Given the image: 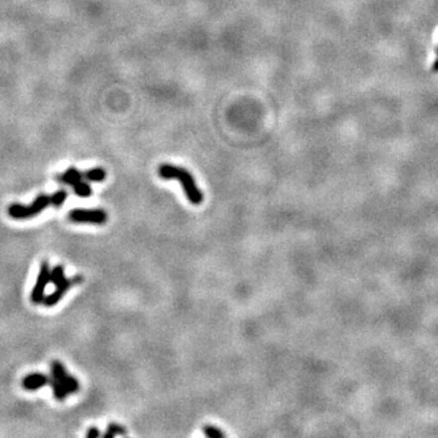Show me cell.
Returning <instances> with one entry per match:
<instances>
[{"label":"cell","mask_w":438,"mask_h":438,"mask_svg":"<svg viewBox=\"0 0 438 438\" xmlns=\"http://www.w3.org/2000/svg\"><path fill=\"white\" fill-rule=\"evenodd\" d=\"M83 177H84V174H83L82 172L78 171L77 168L71 167V168L67 169L63 174L58 176V181L60 183H63V184L71 185V187H73V185L77 184L78 182L82 181Z\"/></svg>","instance_id":"8"},{"label":"cell","mask_w":438,"mask_h":438,"mask_svg":"<svg viewBox=\"0 0 438 438\" xmlns=\"http://www.w3.org/2000/svg\"><path fill=\"white\" fill-rule=\"evenodd\" d=\"M84 178L89 182H95V183L104 182L105 178H106V172H105V169L101 167L89 169V171H87L84 173Z\"/></svg>","instance_id":"9"},{"label":"cell","mask_w":438,"mask_h":438,"mask_svg":"<svg viewBox=\"0 0 438 438\" xmlns=\"http://www.w3.org/2000/svg\"><path fill=\"white\" fill-rule=\"evenodd\" d=\"M125 435H127V430H125V427L118 425V424L112 423L107 426L106 431H105L103 437L104 438H114L116 436H125Z\"/></svg>","instance_id":"10"},{"label":"cell","mask_w":438,"mask_h":438,"mask_svg":"<svg viewBox=\"0 0 438 438\" xmlns=\"http://www.w3.org/2000/svg\"><path fill=\"white\" fill-rule=\"evenodd\" d=\"M158 176H160V178L165 179V181L177 179V181L181 182L185 196H187L189 202H191L192 205L197 206L203 201L202 191L196 185V182L191 176V173L185 168L169 165V163H162L158 167Z\"/></svg>","instance_id":"1"},{"label":"cell","mask_w":438,"mask_h":438,"mask_svg":"<svg viewBox=\"0 0 438 438\" xmlns=\"http://www.w3.org/2000/svg\"><path fill=\"white\" fill-rule=\"evenodd\" d=\"M50 271H52V269H50L49 263L47 260H43L40 263L36 285H34L33 290L31 292V301L34 305H39V303H43V301H44L45 287L50 283Z\"/></svg>","instance_id":"5"},{"label":"cell","mask_w":438,"mask_h":438,"mask_svg":"<svg viewBox=\"0 0 438 438\" xmlns=\"http://www.w3.org/2000/svg\"><path fill=\"white\" fill-rule=\"evenodd\" d=\"M64 279H66V276H64V269L63 265H56L50 271V283H53L55 286L63 283Z\"/></svg>","instance_id":"12"},{"label":"cell","mask_w":438,"mask_h":438,"mask_svg":"<svg viewBox=\"0 0 438 438\" xmlns=\"http://www.w3.org/2000/svg\"><path fill=\"white\" fill-rule=\"evenodd\" d=\"M47 385H49V377L44 374H40V373L27 375L22 380L23 388L27 391H37Z\"/></svg>","instance_id":"7"},{"label":"cell","mask_w":438,"mask_h":438,"mask_svg":"<svg viewBox=\"0 0 438 438\" xmlns=\"http://www.w3.org/2000/svg\"><path fill=\"white\" fill-rule=\"evenodd\" d=\"M85 436H87L88 438H98V437H100L101 436V434H100V431H99V429L98 427H90L89 430H88L87 431V435H85Z\"/></svg>","instance_id":"15"},{"label":"cell","mask_w":438,"mask_h":438,"mask_svg":"<svg viewBox=\"0 0 438 438\" xmlns=\"http://www.w3.org/2000/svg\"><path fill=\"white\" fill-rule=\"evenodd\" d=\"M202 432L205 436L208 438H223L225 437V434L219 429V427L213 425H206L202 427Z\"/></svg>","instance_id":"13"},{"label":"cell","mask_w":438,"mask_h":438,"mask_svg":"<svg viewBox=\"0 0 438 438\" xmlns=\"http://www.w3.org/2000/svg\"><path fill=\"white\" fill-rule=\"evenodd\" d=\"M68 219L73 223H91L103 225L109 217L104 209H72L68 213Z\"/></svg>","instance_id":"4"},{"label":"cell","mask_w":438,"mask_h":438,"mask_svg":"<svg viewBox=\"0 0 438 438\" xmlns=\"http://www.w3.org/2000/svg\"><path fill=\"white\" fill-rule=\"evenodd\" d=\"M67 193L64 190H59V191L54 192L52 196H50V205H53L54 207H61L63 205V202L66 201Z\"/></svg>","instance_id":"14"},{"label":"cell","mask_w":438,"mask_h":438,"mask_svg":"<svg viewBox=\"0 0 438 438\" xmlns=\"http://www.w3.org/2000/svg\"><path fill=\"white\" fill-rule=\"evenodd\" d=\"M50 206V196L40 193L31 205L25 206L20 203H12L7 208V213L13 219H28L38 216L40 212L44 211Z\"/></svg>","instance_id":"2"},{"label":"cell","mask_w":438,"mask_h":438,"mask_svg":"<svg viewBox=\"0 0 438 438\" xmlns=\"http://www.w3.org/2000/svg\"><path fill=\"white\" fill-rule=\"evenodd\" d=\"M73 190H74V193H76L77 196H79V197H84V198L90 197L91 193H93V190H91L90 185L83 181L78 182L77 184H74Z\"/></svg>","instance_id":"11"},{"label":"cell","mask_w":438,"mask_h":438,"mask_svg":"<svg viewBox=\"0 0 438 438\" xmlns=\"http://www.w3.org/2000/svg\"><path fill=\"white\" fill-rule=\"evenodd\" d=\"M52 377L68 392V394L77 393L79 391V382L76 377L66 372V368L60 361L52 362Z\"/></svg>","instance_id":"3"},{"label":"cell","mask_w":438,"mask_h":438,"mask_svg":"<svg viewBox=\"0 0 438 438\" xmlns=\"http://www.w3.org/2000/svg\"><path fill=\"white\" fill-rule=\"evenodd\" d=\"M82 281H83L82 275H77V276H74V278H71V279L66 278L63 283L56 285V289L53 294L45 296L43 303H44V306H47V307H54V306L58 305V303L60 302L61 298L64 296V294H66V292L68 291L72 286L80 284Z\"/></svg>","instance_id":"6"}]
</instances>
